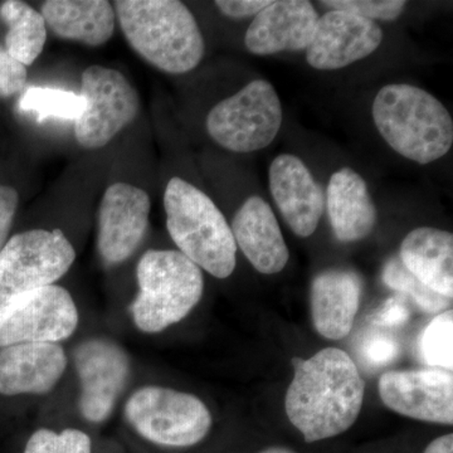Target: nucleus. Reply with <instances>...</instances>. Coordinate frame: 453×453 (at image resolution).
Here are the masks:
<instances>
[{"instance_id": "9d476101", "label": "nucleus", "mask_w": 453, "mask_h": 453, "mask_svg": "<svg viewBox=\"0 0 453 453\" xmlns=\"http://www.w3.org/2000/svg\"><path fill=\"white\" fill-rule=\"evenodd\" d=\"M79 311L70 292L52 285L0 305V349L27 342H58L76 332Z\"/></svg>"}, {"instance_id": "c756f323", "label": "nucleus", "mask_w": 453, "mask_h": 453, "mask_svg": "<svg viewBox=\"0 0 453 453\" xmlns=\"http://www.w3.org/2000/svg\"><path fill=\"white\" fill-rule=\"evenodd\" d=\"M27 67L0 47V94L12 96L25 88Z\"/></svg>"}, {"instance_id": "9b49d317", "label": "nucleus", "mask_w": 453, "mask_h": 453, "mask_svg": "<svg viewBox=\"0 0 453 453\" xmlns=\"http://www.w3.org/2000/svg\"><path fill=\"white\" fill-rule=\"evenodd\" d=\"M73 362L81 386L80 412L86 421L105 422L129 381V356L111 340L89 339L77 345Z\"/></svg>"}, {"instance_id": "c85d7f7f", "label": "nucleus", "mask_w": 453, "mask_h": 453, "mask_svg": "<svg viewBox=\"0 0 453 453\" xmlns=\"http://www.w3.org/2000/svg\"><path fill=\"white\" fill-rule=\"evenodd\" d=\"M363 359L372 366L388 365L401 354L398 340L387 334L377 333L366 336L360 347Z\"/></svg>"}, {"instance_id": "20e7f679", "label": "nucleus", "mask_w": 453, "mask_h": 453, "mask_svg": "<svg viewBox=\"0 0 453 453\" xmlns=\"http://www.w3.org/2000/svg\"><path fill=\"white\" fill-rule=\"evenodd\" d=\"M164 210L179 252L217 279L234 273L237 244L231 226L210 196L174 177L164 193Z\"/></svg>"}, {"instance_id": "a878e982", "label": "nucleus", "mask_w": 453, "mask_h": 453, "mask_svg": "<svg viewBox=\"0 0 453 453\" xmlns=\"http://www.w3.org/2000/svg\"><path fill=\"white\" fill-rule=\"evenodd\" d=\"M453 311L446 310L432 319L419 340V354L431 368L452 372Z\"/></svg>"}, {"instance_id": "aec40b11", "label": "nucleus", "mask_w": 453, "mask_h": 453, "mask_svg": "<svg viewBox=\"0 0 453 453\" xmlns=\"http://www.w3.org/2000/svg\"><path fill=\"white\" fill-rule=\"evenodd\" d=\"M326 208L336 240L357 242L372 234L378 211L368 184L356 170L344 166L334 173L327 184Z\"/></svg>"}, {"instance_id": "0eeeda50", "label": "nucleus", "mask_w": 453, "mask_h": 453, "mask_svg": "<svg viewBox=\"0 0 453 453\" xmlns=\"http://www.w3.org/2000/svg\"><path fill=\"white\" fill-rule=\"evenodd\" d=\"M282 106L275 88L266 80H253L211 110L205 121L217 144L247 154L267 148L282 125Z\"/></svg>"}, {"instance_id": "2eb2a0df", "label": "nucleus", "mask_w": 453, "mask_h": 453, "mask_svg": "<svg viewBox=\"0 0 453 453\" xmlns=\"http://www.w3.org/2000/svg\"><path fill=\"white\" fill-rule=\"evenodd\" d=\"M270 190L280 213L295 234H314L324 211V195L300 157L281 154L271 163Z\"/></svg>"}, {"instance_id": "f3484780", "label": "nucleus", "mask_w": 453, "mask_h": 453, "mask_svg": "<svg viewBox=\"0 0 453 453\" xmlns=\"http://www.w3.org/2000/svg\"><path fill=\"white\" fill-rule=\"evenodd\" d=\"M65 349L55 342H27L0 350V395H46L67 368Z\"/></svg>"}, {"instance_id": "6ab92c4d", "label": "nucleus", "mask_w": 453, "mask_h": 453, "mask_svg": "<svg viewBox=\"0 0 453 453\" xmlns=\"http://www.w3.org/2000/svg\"><path fill=\"white\" fill-rule=\"evenodd\" d=\"M362 280L353 271L327 270L315 277L310 292L316 332L330 340L350 333L360 305Z\"/></svg>"}, {"instance_id": "cd10ccee", "label": "nucleus", "mask_w": 453, "mask_h": 453, "mask_svg": "<svg viewBox=\"0 0 453 453\" xmlns=\"http://www.w3.org/2000/svg\"><path fill=\"white\" fill-rule=\"evenodd\" d=\"M320 4L330 11L348 12L372 22H393L402 16L407 7L404 0H324Z\"/></svg>"}, {"instance_id": "f257e3e1", "label": "nucleus", "mask_w": 453, "mask_h": 453, "mask_svg": "<svg viewBox=\"0 0 453 453\" xmlns=\"http://www.w3.org/2000/svg\"><path fill=\"white\" fill-rule=\"evenodd\" d=\"M295 375L286 393V414L306 442L327 440L357 422L365 383L354 360L338 348L310 359H292Z\"/></svg>"}, {"instance_id": "7ed1b4c3", "label": "nucleus", "mask_w": 453, "mask_h": 453, "mask_svg": "<svg viewBox=\"0 0 453 453\" xmlns=\"http://www.w3.org/2000/svg\"><path fill=\"white\" fill-rule=\"evenodd\" d=\"M372 113L381 138L414 163L426 165L451 150V113L423 88L405 83L384 86L372 101Z\"/></svg>"}, {"instance_id": "f8f14e48", "label": "nucleus", "mask_w": 453, "mask_h": 453, "mask_svg": "<svg viewBox=\"0 0 453 453\" xmlns=\"http://www.w3.org/2000/svg\"><path fill=\"white\" fill-rule=\"evenodd\" d=\"M383 403L410 418L423 422L453 423V375L443 369L390 371L380 380Z\"/></svg>"}, {"instance_id": "72a5a7b5", "label": "nucleus", "mask_w": 453, "mask_h": 453, "mask_svg": "<svg viewBox=\"0 0 453 453\" xmlns=\"http://www.w3.org/2000/svg\"><path fill=\"white\" fill-rule=\"evenodd\" d=\"M425 453H453V434H445L432 441Z\"/></svg>"}, {"instance_id": "412c9836", "label": "nucleus", "mask_w": 453, "mask_h": 453, "mask_svg": "<svg viewBox=\"0 0 453 453\" xmlns=\"http://www.w3.org/2000/svg\"><path fill=\"white\" fill-rule=\"evenodd\" d=\"M399 259L414 277L447 299L453 297V235L451 232L419 226L401 244Z\"/></svg>"}, {"instance_id": "4be33fe9", "label": "nucleus", "mask_w": 453, "mask_h": 453, "mask_svg": "<svg viewBox=\"0 0 453 453\" xmlns=\"http://www.w3.org/2000/svg\"><path fill=\"white\" fill-rule=\"evenodd\" d=\"M41 14L57 37L91 47L103 46L115 31L116 14L106 0H49Z\"/></svg>"}, {"instance_id": "393cba45", "label": "nucleus", "mask_w": 453, "mask_h": 453, "mask_svg": "<svg viewBox=\"0 0 453 453\" xmlns=\"http://www.w3.org/2000/svg\"><path fill=\"white\" fill-rule=\"evenodd\" d=\"M383 282L403 296L412 299L416 305L428 314L446 311L451 305V299L437 294L419 281L402 264L401 259L392 258L383 270Z\"/></svg>"}, {"instance_id": "4468645a", "label": "nucleus", "mask_w": 453, "mask_h": 453, "mask_svg": "<svg viewBox=\"0 0 453 453\" xmlns=\"http://www.w3.org/2000/svg\"><path fill=\"white\" fill-rule=\"evenodd\" d=\"M377 22L348 12L330 11L319 17L306 61L315 70L335 71L375 52L383 42Z\"/></svg>"}, {"instance_id": "1a4fd4ad", "label": "nucleus", "mask_w": 453, "mask_h": 453, "mask_svg": "<svg viewBox=\"0 0 453 453\" xmlns=\"http://www.w3.org/2000/svg\"><path fill=\"white\" fill-rule=\"evenodd\" d=\"M81 80L85 107L74 121V136L82 148L95 150L135 120L140 98L129 80L112 68L89 65Z\"/></svg>"}, {"instance_id": "7c9ffc66", "label": "nucleus", "mask_w": 453, "mask_h": 453, "mask_svg": "<svg viewBox=\"0 0 453 453\" xmlns=\"http://www.w3.org/2000/svg\"><path fill=\"white\" fill-rule=\"evenodd\" d=\"M372 323L380 327L402 326L411 319V308L407 297L403 295H395L384 301L380 310L372 315Z\"/></svg>"}, {"instance_id": "6e6552de", "label": "nucleus", "mask_w": 453, "mask_h": 453, "mask_svg": "<svg viewBox=\"0 0 453 453\" xmlns=\"http://www.w3.org/2000/svg\"><path fill=\"white\" fill-rule=\"evenodd\" d=\"M74 259L73 246L61 229H31L13 235L0 251V305L25 292L55 285Z\"/></svg>"}, {"instance_id": "ddd939ff", "label": "nucleus", "mask_w": 453, "mask_h": 453, "mask_svg": "<svg viewBox=\"0 0 453 453\" xmlns=\"http://www.w3.org/2000/svg\"><path fill=\"white\" fill-rule=\"evenodd\" d=\"M150 196L127 183L107 188L98 211L97 250L106 265L130 258L144 240L150 214Z\"/></svg>"}, {"instance_id": "a211bd4d", "label": "nucleus", "mask_w": 453, "mask_h": 453, "mask_svg": "<svg viewBox=\"0 0 453 453\" xmlns=\"http://www.w3.org/2000/svg\"><path fill=\"white\" fill-rule=\"evenodd\" d=\"M235 244L264 275L281 273L290 253L273 208L264 198L252 196L235 213L231 226Z\"/></svg>"}, {"instance_id": "b1692460", "label": "nucleus", "mask_w": 453, "mask_h": 453, "mask_svg": "<svg viewBox=\"0 0 453 453\" xmlns=\"http://www.w3.org/2000/svg\"><path fill=\"white\" fill-rule=\"evenodd\" d=\"M85 101L81 95L55 88H27L19 100V109L37 115L38 121L47 118L74 120L81 116Z\"/></svg>"}, {"instance_id": "bb28decb", "label": "nucleus", "mask_w": 453, "mask_h": 453, "mask_svg": "<svg viewBox=\"0 0 453 453\" xmlns=\"http://www.w3.org/2000/svg\"><path fill=\"white\" fill-rule=\"evenodd\" d=\"M25 453H91V440L79 429H65L56 434L42 428L29 438Z\"/></svg>"}, {"instance_id": "2f4dec72", "label": "nucleus", "mask_w": 453, "mask_h": 453, "mask_svg": "<svg viewBox=\"0 0 453 453\" xmlns=\"http://www.w3.org/2000/svg\"><path fill=\"white\" fill-rule=\"evenodd\" d=\"M19 196L14 188L0 186V251L8 242L9 232L16 216Z\"/></svg>"}, {"instance_id": "5701e85b", "label": "nucleus", "mask_w": 453, "mask_h": 453, "mask_svg": "<svg viewBox=\"0 0 453 453\" xmlns=\"http://www.w3.org/2000/svg\"><path fill=\"white\" fill-rule=\"evenodd\" d=\"M0 18L8 26L5 50L20 64L31 65L47 41V25L40 12L27 3L8 0L0 5Z\"/></svg>"}, {"instance_id": "423d86ee", "label": "nucleus", "mask_w": 453, "mask_h": 453, "mask_svg": "<svg viewBox=\"0 0 453 453\" xmlns=\"http://www.w3.org/2000/svg\"><path fill=\"white\" fill-rule=\"evenodd\" d=\"M125 417L136 434L155 445L192 447L210 434L211 414L198 396L164 387L134 392Z\"/></svg>"}, {"instance_id": "f704fd0d", "label": "nucleus", "mask_w": 453, "mask_h": 453, "mask_svg": "<svg viewBox=\"0 0 453 453\" xmlns=\"http://www.w3.org/2000/svg\"><path fill=\"white\" fill-rule=\"evenodd\" d=\"M259 453H296L292 451L290 449H286V447H268V449H265L264 451Z\"/></svg>"}, {"instance_id": "dca6fc26", "label": "nucleus", "mask_w": 453, "mask_h": 453, "mask_svg": "<svg viewBox=\"0 0 453 453\" xmlns=\"http://www.w3.org/2000/svg\"><path fill=\"white\" fill-rule=\"evenodd\" d=\"M319 14L308 0L271 2L253 18L244 35V46L257 56L308 49Z\"/></svg>"}, {"instance_id": "473e14b6", "label": "nucleus", "mask_w": 453, "mask_h": 453, "mask_svg": "<svg viewBox=\"0 0 453 453\" xmlns=\"http://www.w3.org/2000/svg\"><path fill=\"white\" fill-rule=\"evenodd\" d=\"M270 3V0H217L214 4L226 17L242 19L257 16Z\"/></svg>"}, {"instance_id": "39448f33", "label": "nucleus", "mask_w": 453, "mask_h": 453, "mask_svg": "<svg viewBox=\"0 0 453 453\" xmlns=\"http://www.w3.org/2000/svg\"><path fill=\"white\" fill-rule=\"evenodd\" d=\"M136 277L139 294L130 311L136 327L146 334L163 332L186 319L204 291L201 268L172 250L146 251Z\"/></svg>"}, {"instance_id": "f03ea898", "label": "nucleus", "mask_w": 453, "mask_h": 453, "mask_svg": "<svg viewBox=\"0 0 453 453\" xmlns=\"http://www.w3.org/2000/svg\"><path fill=\"white\" fill-rule=\"evenodd\" d=\"M113 9L131 49L157 70L181 74L201 64L204 38L184 3L118 0Z\"/></svg>"}]
</instances>
